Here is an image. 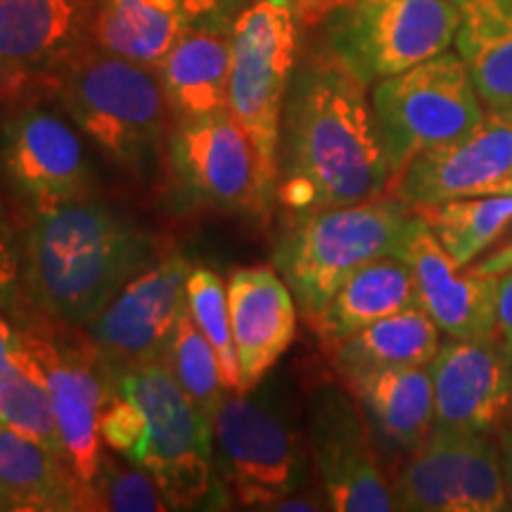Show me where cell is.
Wrapping results in <instances>:
<instances>
[{
	"mask_svg": "<svg viewBox=\"0 0 512 512\" xmlns=\"http://www.w3.org/2000/svg\"><path fill=\"white\" fill-rule=\"evenodd\" d=\"M114 392L143 411L147 437L138 463L157 479L171 510L200 508L211 489L214 432L200 420L166 361L112 370Z\"/></svg>",
	"mask_w": 512,
	"mask_h": 512,
	"instance_id": "cell-9",
	"label": "cell"
},
{
	"mask_svg": "<svg viewBox=\"0 0 512 512\" xmlns=\"http://www.w3.org/2000/svg\"><path fill=\"white\" fill-rule=\"evenodd\" d=\"M22 332L48 380L62 456L74 477L88 486L102 458L100 420L114 394L112 368L83 328L43 320Z\"/></svg>",
	"mask_w": 512,
	"mask_h": 512,
	"instance_id": "cell-12",
	"label": "cell"
},
{
	"mask_svg": "<svg viewBox=\"0 0 512 512\" xmlns=\"http://www.w3.org/2000/svg\"><path fill=\"white\" fill-rule=\"evenodd\" d=\"M24 347H27V342H24V332L19 330L3 311H0V361H5V358L12 354H17V351H22Z\"/></svg>",
	"mask_w": 512,
	"mask_h": 512,
	"instance_id": "cell-38",
	"label": "cell"
},
{
	"mask_svg": "<svg viewBox=\"0 0 512 512\" xmlns=\"http://www.w3.org/2000/svg\"><path fill=\"white\" fill-rule=\"evenodd\" d=\"M328 48L363 83H377L446 53L458 0H351L325 19Z\"/></svg>",
	"mask_w": 512,
	"mask_h": 512,
	"instance_id": "cell-10",
	"label": "cell"
},
{
	"mask_svg": "<svg viewBox=\"0 0 512 512\" xmlns=\"http://www.w3.org/2000/svg\"><path fill=\"white\" fill-rule=\"evenodd\" d=\"M228 311L245 392L264 382L297 337V302L273 266H240L228 275Z\"/></svg>",
	"mask_w": 512,
	"mask_h": 512,
	"instance_id": "cell-19",
	"label": "cell"
},
{
	"mask_svg": "<svg viewBox=\"0 0 512 512\" xmlns=\"http://www.w3.org/2000/svg\"><path fill=\"white\" fill-rule=\"evenodd\" d=\"M88 512H164L171 510L164 489L145 467L102 453L98 472L86 486Z\"/></svg>",
	"mask_w": 512,
	"mask_h": 512,
	"instance_id": "cell-32",
	"label": "cell"
},
{
	"mask_svg": "<svg viewBox=\"0 0 512 512\" xmlns=\"http://www.w3.org/2000/svg\"><path fill=\"white\" fill-rule=\"evenodd\" d=\"M22 219L24 278L38 316L83 328L164 254L150 228L98 192Z\"/></svg>",
	"mask_w": 512,
	"mask_h": 512,
	"instance_id": "cell-2",
	"label": "cell"
},
{
	"mask_svg": "<svg viewBox=\"0 0 512 512\" xmlns=\"http://www.w3.org/2000/svg\"><path fill=\"white\" fill-rule=\"evenodd\" d=\"M313 472L330 510L389 512L396 498L373 432L349 389L323 384L313 392L306 418Z\"/></svg>",
	"mask_w": 512,
	"mask_h": 512,
	"instance_id": "cell-13",
	"label": "cell"
},
{
	"mask_svg": "<svg viewBox=\"0 0 512 512\" xmlns=\"http://www.w3.org/2000/svg\"><path fill=\"white\" fill-rule=\"evenodd\" d=\"M235 0H181V8L188 19H197L204 15H221L228 5H233Z\"/></svg>",
	"mask_w": 512,
	"mask_h": 512,
	"instance_id": "cell-41",
	"label": "cell"
},
{
	"mask_svg": "<svg viewBox=\"0 0 512 512\" xmlns=\"http://www.w3.org/2000/svg\"><path fill=\"white\" fill-rule=\"evenodd\" d=\"M510 176L512 110H486L463 138L415 157L392 195L415 209L456 197L494 195Z\"/></svg>",
	"mask_w": 512,
	"mask_h": 512,
	"instance_id": "cell-17",
	"label": "cell"
},
{
	"mask_svg": "<svg viewBox=\"0 0 512 512\" xmlns=\"http://www.w3.org/2000/svg\"><path fill=\"white\" fill-rule=\"evenodd\" d=\"M0 311L19 330H31L43 323L27 292L24 278V238L22 219L0 190Z\"/></svg>",
	"mask_w": 512,
	"mask_h": 512,
	"instance_id": "cell-33",
	"label": "cell"
},
{
	"mask_svg": "<svg viewBox=\"0 0 512 512\" xmlns=\"http://www.w3.org/2000/svg\"><path fill=\"white\" fill-rule=\"evenodd\" d=\"M496 328L512 349V271L496 275Z\"/></svg>",
	"mask_w": 512,
	"mask_h": 512,
	"instance_id": "cell-36",
	"label": "cell"
},
{
	"mask_svg": "<svg viewBox=\"0 0 512 512\" xmlns=\"http://www.w3.org/2000/svg\"><path fill=\"white\" fill-rule=\"evenodd\" d=\"M185 22L181 0H98L91 38L107 53L159 67Z\"/></svg>",
	"mask_w": 512,
	"mask_h": 512,
	"instance_id": "cell-26",
	"label": "cell"
},
{
	"mask_svg": "<svg viewBox=\"0 0 512 512\" xmlns=\"http://www.w3.org/2000/svg\"><path fill=\"white\" fill-rule=\"evenodd\" d=\"M411 306H420L411 266L399 254H384L349 275L309 325L323 347H332Z\"/></svg>",
	"mask_w": 512,
	"mask_h": 512,
	"instance_id": "cell-23",
	"label": "cell"
},
{
	"mask_svg": "<svg viewBox=\"0 0 512 512\" xmlns=\"http://www.w3.org/2000/svg\"><path fill=\"white\" fill-rule=\"evenodd\" d=\"M498 448H501V467H503L505 491H508V503L512 510V420L498 430Z\"/></svg>",
	"mask_w": 512,
	"mask_h": 512,
	"instance_id": "cell-40",
	"label": "cell"
},
{
	"mask_svg": "<svg viewBox=\"0 0 512 512\" xmlns=\"http://www.w3.org/2000/svg\"><path fill=\"white\" fill-rule=\"evenodd\" d=\"M441 344V330L420 306L375 320L342 342L325 347L342 380L389 368L430 366Z\"/></svg>",
	"mask_w": 512,
	"mask_h": 512,
	"instance_id": "cell-24",
	"label": "cell"
},
{
	"mask_svg": "<svg viewBox=\"0 0 512 512\" xmlns=\"http://www.w3.org/2000/svg\"><path fill=\"white\" fill-rule=\"evenodd\" d=\"M98 0H0V107L53 98L60 69L93 41Z\"/></svg>",
	"mask_w": 512,
	"mask_h": 512,
	"instance_id": "cell-14",
	"label": "cell"
},
{
	"mask_svg": "<svg viewBox=\"0 0 512 512\" xmlns=\"http://www.w3.org/2000/svg\"><path fill=\"white\" fill-rule=\"evenodd\" d=\"M344 387L354 396L380 456L406 460L434 430V384L430 366L389 368L351 375Z\"/></svg>",
	"mask_w": 512,
	"mask_h": 512,
	"instance_id": "cell-20",
	"label": "cell"
},
{
	"mask_svg": "<svg viewBox=\"0 0 512 512\" xmlns=\"http://www.w3.org/2000/svg\"><path fill=\"white\" fill-rule=\"evenodd\" d=\"M370 100L392 166V188L415 157L463 138L486 114L465 62L448 50L377 81Z\"/></svg>",
	"mask_w": 512,
	"mask_h": 512,
	"instance_id": "cell-6",
	"label": "cell"
},
{
	"mask_svg": "<svg viewBox=\"0 0 512 512\" xmlns=\"http://www.w3.org/2000/svg\"><path fill=\"white\" fill-rule=\"evenodd\" d=\"M0 510L86 512L88 491L60 453L0 425Z\"/></svg>",
	"mask_w": 512,
	"mask_h": 512,
	"instance_id": "cell-22",
	"label": "cell"
},
{
	"mask_svg": "<svg viewBox=\"0 0 512 512\" xmlns=\"http://www.w3.org/2000/svg\"><path fill=\"white\" fill-rule=\"evenodd\" d=\"M271 510H280V512H313V510H330L328 496H325L323 486L313 489L309 484L306 489L294 491V494L285 496L283 501H278Z\"/></svg>",
	"mask_w": 512,
	"mask_h": 512,
	"instance_id": "cell-37",
	"label": "cell"
},
{
	"mask_svg": "<svg viewBox=\"0 0 512 512\" xmlns=\"http://www.w3.org/2000/svg\"><path fill=\"white\" fill-rule=\"evenodd\" d=\"M164 361L178 387L188 396L195 413L214 432L216 415H219L223 401H226L228 389L223 384L216 351L211 349L204 332L197 328L190 309H185L178 318Z\"/></svg>",
	"mask_w": 512,
	"mask_h": 512,
	"instance_id": "cell-29",
	"label": "cell"
},
{
	"mask_svg": "<svg viewBox=\"0 0 512 512\" xmlns=\"http://www.w3.org/2000/svg\"><path fill=\"white\" fill-rule=\"evenodd\" d=\"M166 159L171 181L190 207L264 219L275 207L259 152L230 110L176 124Z\"/></svg>",
	"mask_w": 512,
	"mask_h": 512,
	"instance_id": "cell-11",
	"label": "cell"
},
{
	"mask_svg": "<svg viewBox=\"0 0 512 512\" xmlns=\"http://www.w3.org/2000/svg\"><path fill=\"white\" fill-rule=\"evenodd\" d=\"M188 309L195 318L197 328L209 339L221 366V377L228 392H245L238 349L233 342L228 311L226 283L214 268L192 266L188 275Z\"/></svg>",
	"mask_w": 512,
	"mask_h": 512,
	"instance_id": "cell-31",
	"label": "cell"
},
{
	"mask_svg": "<svg viewBox=\"0 0 512 512\" xmlns=\"http://www.w3.org/2000/svg\"><path fill=\"white\" fill-rule=\"evenodd\" d=\"M470 268L482 275H491V278H496V275H503V273H510L512 271V242L510 245H505L503 249H498V252L484 256L482 261L470 264Z\"/></svg>",
	"mask_w": 512,
	"mask_h": 512,
	"instance_id": "cell-39",
	"label": "cell"
},
{
	"mask_svg": "<svg viewBox=\"0 0 512 512\" xmlns=\"http://www.w3.org/2000/svg\"><path fill=\"white\" fill-rule=\"evenodd\" d=\"M0 425L41 441L62 456L48 380L27 347L0 361Z\"/></svg>",
	"mask_w": 512,
	"mask_h": 512,
	"instance_id": "cell-28",
	"label": "cell"
},
{
	"mask_svg": "<svg viewBox=\"0 0 512 512\" xmlns=\"http://www.w3.org/2000/svg\"><path fill=\"white\" fill-rule=\"evenodd\" d=\"M413 214V207L399 197L384 195L292 216L273 249V264L306 323L358 268L399 252Z\"/></svg>",
	"mask_w": 512,
	"mask_h": 512,
	"instance_id": "cell-4",
	"label": "cell"
},
{
	"mask_svg": "<svg viewBox=\"0 0 512 512\" xmlns=\"http://www.w3.org/2000/svg\"><path fill=\"white\" fill-rule=\"evenodd\" d=\"M456 50L486 110H512V0H458Z\"/></svg>",
	"mask_w": 512,
	"mask_h": 512,
	"instance_id": "cell-25",
	"label": "cell"
},
{
	"mask_svg": "<svg viewBox=\"0 0 512 512\" xmlns=\"http://www.w3.org/2000/svg\"><path fill=\"white\" fill-rule=\"evenodd\" d=\"M430 373L437 430L494 434L512 420V349L498 332L441 339Z\"/></svg>",
	"mask_w": 512,
	"mask_h": 512,
	"instance_id": "cell-16",
	"label": "cell"
},
{
	"mask_svg": "<svg viewBox=\"0 0 512 512\" xmlns=\"http://www.w3.org/2000/svg\"><path fill=\"white\" fill-rule=\"evenodd\" d=\"M413 211L432 228L451 259L467 268L512 223V195L456 197Z\"/></svg>",
	"mask_w": 512,
	"mask_h": 512,
	"instance_id": "cell-27",
	"label": "cell"
},
{
	"mask_svg": "<svg viewBox=\"0 0 512 512\" xmlns=\"http://www.w3.org/2000/svg\"><path fill=\"white\" fill-rule=\"evenodd\" d=\"M287 3H290L299 27H316L351 0H287Z\"/></svg>",
	"mask_w": 512,
	"mask_h": 512,
	"instance_id": "cell-35",
	"label": "cell"
},
{
	"mask_svg": "<svg viewBox=\"0 0 512 512\" xmlns=\"http://www.w3.org/2000/svg\"><path fill=\"white\" fill-rule=\"evenodd\" d=\"M190 271V261L181 252L157 256L83 325L107 366L119 370L164 361L178 318L188 309Z\"/></svg>",
	"mask_w": 512,
	"mask_h": 512,
	"instance_id": "cell-15",
	"label": "cell"
},
{
	"mask_svg": "<svg viewBox=\"0 0 512 512\" xmlns=\"http://www.w3.org/2000/svg\"><path fill=\"white\" fill-rule=\"evenodd\" d=\"M392 195V166L363 83L332 50L294 69L278 145L275 204L287 216Z\"/></svg>",
	"mask_w": 512,
	"mask_h": 512,
	"instance_id": "cell-1",
	"label": "cell"
},
{
	"mask_svg": "<svg viewBox=\"0 0 512 512\" xmlns=\"http://www.w3.org/2000/svg\"><path fill=\"white\" fill-rule=\"evenodd\" d=\"M214 441L221 475L242 508L271 510L311 484L306 427L275 384L228 392L216 415Z\"/></svg>",
	"mask_w": 512,
	"mask_h": 512,
	"instance_id": "cell-5",
	"label": "cell"
},
{
	"mask_svg": "<svg viewBox=\"0 0 512 512\" xmlns=\"http://www.w3.org/2000/svg\"><path fill=\"white\" fill-rule=\"evenodd\" d=\"M451 453L460 512L510 510L498 439L491 434L451 432Z\"/></svg>",
	"mask_w": 512,
	"mask_h": 512,
	"instance_id": "cell-30",
	"label": "cell"
},
{
	"mask_svg": "<svg viewBox=\"0 0 512 512\" xmlns=\"http://www.w3.org/2000/svg\"><path fill=\"white\" fill-rule=\"evenodd\" d=\"M494 195H512V176L501 185V188L494 192Z\"/></svg>",
	"mask_w": 512,
	"mask_h": 512,
	"instance_id": "cell-42",
	"label": "cell"
},
{
	"mask_svg": "<svg viewBox=\"0 0 512 512\" xmlns=\"http://www.w3.org/2000/svg\"><path fill=\"white\" fill-rule=\"evenodd\" d=\"M197 19L202 22H185L176 43L157 67L176 124L228 110L233 22H223L221 15Z\"/></svg>",
	"mask_w": 512,
	"mask_h": 512,
	"instance_id": "cell-21",
	"label": "cell"
},
{
	"mask_svg": "<svg viewBox=\"0 0 512 512\" xmlns=\"http://www.w3.org/2000/svg\"><path fill=\"white\" fill-rule=\"evenodd\" d=\"M0 183L17 216L98 192L81 131L50 95L0 107Z\"/></svg>",
	"mask_w": 512,
	"mask_h": 512,
	"instance_id": "cell-7",
	"label": "cell"
},
{
	"mask_svg": "<svg viewBox=\"0 0 512 512\" xmlns=\"http://www.w3.org/2000/svg\"><path fill=\"white\" fill-rule=\"evenodd\" d=\"M53 98L105 162L131 176L152 169L176 126L159 69L93 41L57 72Z\"/></svg>",
	"mask_w": 512,
	"mask_h": 512,
	"instance_id": "cell-3",
	"label": "cell"
},
{
	"mask_svg": "<svg viewBox=\"0 0 512 512\" xmlns=\"http://www.w3.org/2000/svg\"><path fill=\"white\" fill-rule=\"evenodd\" d=\"M100 437L117 456L138 463L147 437L143 411L131 399L114 392L102 411Z\"/></svg>",
	"mask_w": 512,
	"mask_h": 512,
	"instance_id": "cell-34",
	"label": "cell"
},
{
	"mask_svg": "<svg viewBox=\"0 0 512 512\" xmlns=\"http://www.w3.org/2000/svg\"><path fill=\"white\" fill-rule=\"evenodd\" d=\"M297 43L299 22L287 0H252L233 19L228 110L252 138L273 190L283 110L297 69Z\"/></svg>",
	"mask_w": 512,
	"mask_h": 512,
	"instance_id": "cell-8",
	"label": "cell"
},
{
	"mask_svg": "<svg viewBox=\"0 0 512 512\" xmlns=\"http://www.w3.org/2000/svg\"><path fill=\"white\" fill-rule=\"evenodd\" d=\"M396 254L411 266L420 309L439 325L441 335H496V278L470 266L460 268L418 214L408 223Z\"/></svg>",
	"mask_w": 512,
	"mask_h": 512,
	"instance_id": "cell-18",
	"label": "cell"
}]
</instances>
